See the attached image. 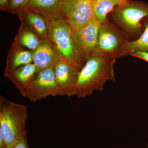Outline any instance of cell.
I'll return each instance as SVG.
<instances>
[{
    "label": "cell",
    "mask_w": 148,
    "mask_h": 148,
    "mask_svg": "<svg viewBox=\"0 0 148 148\" xmlns=\"http://www.w3.org/2000/svg\"><path fill=\"white\" fill-rule=\"evenodd\" d=\"M145 19V30L140 38L133 41L126 40L122 45L118 57L130 54L136 51H148V17Z\"/></svg>",
    "instance_id": "obj_16"
},
{
    "label": "cell",
    "mask_w": 148,
    "mask_h": 148,
    "mask_svg": "<svg viewBox=\"0 0 148 148\" xmlns=\"http://www.w3.org/2000/svg\"><path fill=\"white\" fill-rule=\"evenodd\" d=\"M56 82L68 97L73 96L79 70L64 60H58L54 68Z\"/></svg>",
    "instance_id": "obj_9"
},
{
    "label": "cell",
    "mask_w": 148,
    "mask_h": 148,
    "mask_svg": "<svg viewBox=\"0 0 148 148\" xmlns=\"http://www.w3.org/2000/svg\"><path fill=\"white\" fill-rule=\"evenodd\" d=\"M116 55L95 53L88 59L79 73L73 95L85 98L95 91L102 92L109 81H114V64Z\"/></svg>",
    "instance_id": "obj_1"
},
{
    "label": "cell",
    "mask_w": 148,
    "mask_h": 148,
    "mask_svg": "<svg viewBox=\"0 0 148 148\" xmlns=\"http://www.w3.org/2000/svg\"><path fill=\"white\" fill-rule=\"evenodd\" d=\"M44 17L47 24L48 39L58 57L80 71L85 62L78 50L71 27L62 18Z\"/></svg>",
    "instance_id": "obj_2"
},
{
    "label": "cell",
    "mask_w": 148,
    "mask_h": 148,
    "mask_svg": "<svg viewBox=\"0 0 148 148\" xmlns=\"http://www.w3.org/2000/svg\"><path fill=\"white\" fill-rule=\"evenodd\" d=\"M42 40L35 32L21 21L18 34L14 42L33 52L39 45Z\"/></svg>",
    "instance_id": "obj_15"
},
{
    "label": "cell",
    "mask_w": 148,
    "mask_h": 148,
    "mask_svg": "<svg viewBox=\"0 0 148 148\" xmlns=\"http://www.w3.org/2000/svg\"><path fill=\"white\" fill-rule=\"evenodd\" d=\"M27 116L26 106L11 102L0 95V131L7 148L12 147L27 136Z\"/></svg>",
    "instance_id": "obj_3"
},
{
    "label": "cell",
    "mask_w": 148,
    "mask_h": 148,
    "mask_svg": "<svg viewBox=\"0 0 148 148\" xmlns=\"http://www.w3.org/2000/svg\"><path fill=\"white\" fill-rule=\"evenodd\" d=\"M119 5L117 2L112 0H97L95 9V19L101 24L107 22V14Z\"/></svg>",
    "instance_id": "obj_17"
},
{
    "label": "cell",
    "mask_w": 148,
    "mask_h": 148,
    "mask_svg": "<svg viewBox=\"0 0 148 148\" xmlns=\"http://www.w3.org/2000/svg\"><path fill=\"white\" fill-rule=\"evenodd\" d=\"M97 0H64L62 19L73 32H76L95 18Z\"/></svg>",
    "instance_id": "obj_5"
},
{
    "label": "cell",
    "mask_w": 148,
    "mask_h": 148,
    "mask_svg": "<svg viewBox=\"0 0 148 148\" xmlns=\"http://www.w3.org/2000/svg\"><path fill=\"white\" fill-rule=\"evenodd\" d=\"M10 148H29L27 142V136L22 138L15 145Z\"/></svg>",
    "instance_id": "obj_20"
},
{
    "label": "cell",
    "mask_w": 148,
    "mask_h": 148,
    "mask_svg": "<svg viewBox=\"0 0 148 148\" xmlns=\"http://www.w3.org/2000/svg\"><path fill=\"white\" fill-rule=\"evenodd\" d=\"M39 72L36 66L32 63L4 73V76L15 85L23 96Z\"/></svg>",
    "instance_id": "obj_10"
},
{
    "label": "cell",
    "mask_w": 148,
    "mask_h": 148,
    "mask_svg": "<svg viewBox=\"0 0 148 148\" xmlns=\"http://www.w3.org/2000/svg\"><path fill=\"white\" fill-rule=\"evenodd\" d=\"M64 95L56 82L53 68H51L39 72L23 96L31 102H36L49 96Z\"/></svg>",
    "instance_id": "obj_6"
},
{
    "label": "cell",
    "mask_w": 148,
    "mask_h": 148,
    "mask_svg": "<svg viewBox=\"0 0 148 148\" xmlns=\"http://www.w3.org/2000/svg\"><path fill=\"white\" fill-rule=\"evenodd\" d=\"M29 1V0H26V3H25V5H27V3H28V2Z\"/></svg>",
    "instance_id": "obj_24"
},
{
    "label": "cell",
    "mask_w": 148,
    "mask_h": 148,
    "mask_svg": "<svg viewBox=\"0 0 148 148\" xmlns=\"http://www.w3.org/2000/svg\"><path fill=\"white\" fill-rule=\"evenodd\" d=\"M112 1L117 2L119 3V5H120L125 3L127 0H112Z\"/></svg>",
    "instance_id": "obj_23"
},
{
    "label": "cell",
    "mask_w": 148,
    "mask_h": 148,
    "mask_svg": "<svg viewBox=\"0 0 148 148\" xmlns=\"http://www.w3.org/2000/svg\"><path fill=\"white\" fill-rule=\"evenodd\" d=\"M18 15L21 21L42 40L48 39L47 24L43 16L25 8L18 13Z\"/></svg>",
    "instance_id": "obj_14"
},
{
    "label": "cell",
    "mask_w": 148,
    "mask_h": 148,
    "mask_svg": "<svg viewBox=\"0 0 148 148\" xmlns=\"http://www.w3.org/2000/svg\"><path fill=\"white\" fill-rule=\"evenodd\" d=\"M130 55L141 58L148 62V51H136L131 53Z\"/></svg>",
    "instance_id": "obj_19"
},
{
    "label": "cell",
    "mask_w": 148,
    "mask_h": 148,
    "mask_svg": "<svg viewBox=\"0 0 148 148\" xmlns=\"http://www.w3.org/2000/svg\"><path fill=\"white\" fill-rule=\"evenodd\" d=\"M126 40L117 28L107 21L100 25L95 53L114 54L117 58L122 45Z\"/></svg>",
    "instance_id": "obj_8"
},
{
    "label": "cell",
    "mask_w": 148,
    "mask_h": 148,
    "mask_svg": "<svg viewBox=\"0 0 148 148\" xmlns=\"http://www.w3.org/2000/svg\"><path fill=\"white\" fill-rule=\"evenodd\" d=\"M100 25L94 18L77 32H73L78 50L85 63L96 52Z\"/></svg>",
    "instance_id": "obj_7"
},
{
    "label": "cell",
    "mask_w": 148,
    "mask_h": 148,
    "mask_svg": "<svg viewBox=\"0 0 148 148\" xmlns=\"http://www.w3.org/2000/svg\"><path fill=\"white\" fill-rule=\"evenodd\" d=\"M112 17L124 32L139 34L143 29L141 21L148 17V4L127 0L114 8Z\"/></svg>",
    "instance_id": "obj_4"
},
{
    "label": "cell",
    "mask_w": 148,
    "mask_h": 148,
    "mask_svg": "<svg viewBox=\"0 0 148 148\" xmlns=\"http://www.w3.org/2000/svg\"><path fill=\"white\" fill-rule=\"evenodd\" d=\"M0 148H7L5 141L2 132L0 131Z\"/></svg>",
    "instance_id": "obj_22"
},
{
    "label": "cell",
    "mask_w": 148,
    "mask_h": 148,
    "mask_svg": "<svg viewBox=\"0 0 148 148\" xmlns=\"http://www.w3.org/2000/svg\"><path fill=\"white\" fill-rule=\"evenodd\" d=\"M147 148H148V143H147Z\"/></svg>",
    "instance_id": "obj_25"
},
{
    "label": "cell",
    "mask_w": 148,
    "mask_h": 148,
    "mask_svg": "<svg viewBox=\"0 0 148 148\" xmlns=\"http://www.w3.org/2000/svg\"><path fill=\"white\" fill-rule=\"evenodd\" d=\"M33 52L14 42L9 52L5 73L33 63Z\"/></svg>",
    "instance_id": "obj_13"
},
{
    "label": "cell",
    "mask_w": 148,
    "mask_h": 148,
    "mask_svg": "<svg viewBox=\"0 0 148 148\" xmlns=\"http://www.w3.org/2000/svg\"><path fill=\"white\" fill-rule=\"evenodd\" d=\"M26 0H10L8 11L19 13L25 5Z\"/></svg>",
    "instance_id": "obj_18"
},
{
    "label": "cell",
    "mask_w": 148,
    "mask_h": 148,
    "mask_svg": "<svg viewBox=\"0 0 148 148\" xmlns=\"http://www.w3.org/2000/svg\"><path fill=\"white\" fill-rule=\"evenodd\" d=\"M33 53V63L39 71L48 68H54L60 60L48 39L42 40Z\"/></svg>",
    "instance_id": "obj_11"
},
{
    "label": "cell",
    "mask_w": 148,
    "mask_h": 148,
    "mask_svg": "<svg viewBox=\"0 0 148 148\" xmlns=\"http://www.w3.org/2000/svg\"><path fill=\"white\" fill-rule=\"evenodd\" d=\"M10 0H0L1 10L7 11L9 5Z\"/></svg>",
    "instance_id": "obj_21"
},
{
    "label": "cell",
    "mask_w": 148,
    "mask_h": 148,
    "mask_svg": "<svg viewBox=\"0 0 148 148\" xmlns=\"http://www.w3.org/2000/svg\"><path fill=\"white\" fill-rule=\"evenodd\" d=\"M64 0H29L24 8L48 18H62Z\"/></svg>",
    "instance_id": "obj_12"
}]
</instances>
